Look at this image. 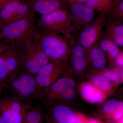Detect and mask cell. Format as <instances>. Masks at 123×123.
<instances>
[{"instance_id":"cell-4","label":"cell","mask_w":123,"mask_h":123,"mask_svg":"<svg viewBox=\"0 0 123 123\" xmlns=\"http://www.w3.org/2000/svg\"><path fill=\"white\" fill-rule=\"evenodd\" d=\"M21 69L35 76L43 66L51 61L34 38L30 39L18 47Z\"/></svg>"},{"instance_id":"cell-21","label":"cell","mask_w":123,"mask_h":123,"mask_svg":"<svg viewBox=\"0 0 123 123\" xmlns=\"http://www.w3.org/2000/svg\"><path fill=\"white\" fill-rule=\"evenodd\" d=\"M117 100L113 99L107 101L103 106L104 111L105 112L110 114L115 113L117 111L120 110L117 107Z\"/></svg>"},{"instance_id":"cell-8","label":"cell","mask_w":123,"mask_h":123,"mask_svg":"<svg viewBox=\"0 0 123 123\" xmlns=\"http://www.w3.org/2000/svg\"><path fill=\"white\" fill-rule=\"evenodd\" d=\"M106 20L105 15L100 14L80 32L77 40L86 51L98 43L103 33Z\"/></svg>"},{"instance_id":"cell-12","label":"cell","mask_w":123,"mask_h":123,"mask_svg":"<svg viewBox=\"0 0 123 123\" xmlns=\"http://www.w3.org/2000/svg\"><path fill=\"white\" fill-rule=\"evenodd\" d=\"M73 31L83 29L94 20L93 10L86 5L76 3L72 6L70 14Z\"/></svg>"},{"instance_id":"cell-17","label":"cell","mask_w":123,"mask_h":123,"mask_svg":"<svg viewBox=\"0 0 123 123\" xmlns=\"http://www.w3.org/2000/svg\"><path fill=\"white\" fill-rule=\"evenodd\" d=\"M81 92L84 99L92 103L101 102L105 98L104 94L98 88L90 83H85L82 85Z\"/></svg>"},{"instance_id":"cell-13","label":"cell","mask_w":123,"mask_h":123,"mask_svg":"<svg viewBox=\"0 0 123 123\" xmlns=\"http://www.w3.org/2000/svg\"><path fill=\"white\" fill-rule=\"evenodd\" d=\"M65 38L69 46L70 54L74 70L81 73L85 69L88 61L86 51L79 43L75 35L70 33Z\"/></svg>"},{"instance_id":"cell-26","label":"cell","mask_w":123,"mask_h":123,"mask_svg":"<svg viewBox=\"0 0 123 123\" xmlns=\"http://www.w3.org/2000/svg\"><path fill=\"white\" fill-rule=\"evenodd\" d=\"M98 0H86V5L94 9Z\"/></svg>"},{"instance_id":"cell-3","label":"cell","mask_w":123,"mask_h":123,"mask_svg":"<svg viewBox=\"0 0 123 123\" xmlns=\"http://www.w3.org/2000/svg\"><path fill=\"white\" fill-rule=\"evenodd\" d=\"M4 83L7 84L13 97L23 102L24 101L39 99L42 90L38 86L34 75L20 69Z\"/></svg>"},{"instance_id":"cell-11","label":"cell","mask_w":123,"mask_h":123,"mask_svg":"<svg viewBox=\"0 0 123 123\" xmlns=\"http://www.w3.org/2000/svg\"><path fill=\"white\" fill-rule=\"evenodd\" d=\"M34 13L28 6L21 0H13L5 5L0 10L2 26L20 20Z\"/></svg>"},{"instance_id":"cell-10","label":"cell","mask_w":123,"mask_h":123,"mask_svg":"<svg viewBox=\"0 0 123 123\" xmlns=\"http://www.w3.org/2000/svg\"><path fill=\"white\" fill-rule=\"evenodd\" d=\"M68 66L51 61L40 69L35 76L36 82L41 90L51 85L63 75L68 72Z\"/></svg>"},{"instance_id":"cell-27","label":"cell","mask_w":123,"mask_h":123,"mask_svg":"<svg viewBox=\"0 0 123 123\" xmlns=\"http://www.w3.org/2000/svg\"><path fill=\"white\" fill-rule=\"evenodd\" d=\"M123 110H120L117 111L115 113V118L116 119H118L120 118L123 116Z\"/></svg>"},{"instance_id":"cell-23","label":"cell","mask_w":123,"mask_h":123,"mask_svg":"<svg viewBox=\"0 0 123 123\" xmlns=\"http://www.w3.org/2000/svg\"><path fill=\"white\" fill-rule=\"evenodd\" d=\"M43 119L42 118L27 117L25 119L23 123H43Z\"/></svg>"},{"instance_id":"cell-25","label":"cell","mask_w":123,"mask_h":123,"mask_svg":"<svg viewBox=\"0 0 123 123\" xmlns=\"http://www.w3.org/2000/svg\"><path fill=\"white\" fill-rule=\"evenodd\" d=\"M116 64L119 66L122 67L123 66V53L120 52L119 54L116 57Z\"/></svg>"},{"instance_id":"cell-31","label":"cell","mask_w":123,"mask_h":123,"mask_svg":"<svg viewBox=\"0 0 123 123\" xmlns=\"http://www.w3.org/2000/svg\"><path fill=\"white\" fill-rule=\"evenodd\" d=\"M3 39V38H2V34H1V31L0 30V40L3 39Z\"/></svg>"},{"instance_id":"cell-9","label":"cell","mask_w":123,"mask_h":123,"mask_svg":"<svg viewBox=\"0 0 123 123\" xmlns=\"http://www.w3.org/2000/svg\"><path fill=\"white\" fill-rule=\"evenodd\" d=\"M20 69L19 49L18 47L10 45L0 55V82L4 84Z\"/></svg>"},{"instance_id":"cell-34","label":"cell","mask_w":123,"mask_h":123,"mask_svg":"<svg viewBox=\"0 0 123 123\" xmlns=\"http://www.w3.org/2000/svg\"><path fill=\"white\" fill-rule=\"evenodd\" d=\"M78 1H80V2H82V1H86V0H77Z\"/></svg>"},{"instance_id":"cell-28","label":"cell","mask_w":123,"mask_h":123,"mask_svg":"<svg viewBox=\"0 0 123 123\" xmlns=\"http://www.w3.org/2000/svg\"><path fill=\"white\" fill-rule=\"evenodd\" d=\"M10 1V0H0V9Z\"/></svg>"},{"instance_id":"cell-24","label":"cell","mask_w":123,"mask_h":123,"mask_svg":"<svg viewBox=\"0 0 123 123\" xmlns=\"http://www.w3.org/2000/svg\"><path fill=\"white\" fill-rule=\"evenodd\" d=\"M10 45L3 39L0 40V55L3 53Z\"/></svg>"},{"instance_id":"cell-35","label":"cell","mask_w":123,"mask_h":123,"mask_svg":"<svg viewBox=\"0 0 123 123\" xmlns=\"http://www.w3.org/2000/svg\"><path fill=\"white\" fill-rule=\"evenodd\" d=\"M2 26V23L0 21V27H1V26Z\"/></svg>"},{"instance_id":"cell-15","label":"cell","mask_w":123,"mask_h":123,"mask_svg":"<svg viewBox=\"0 0 123 123\" xmlns=\"http://www.w3.org/2000/svg\"><path fill=\"white\" fill-rule=\"evenodd\" d=\"M105 32L103 34L112 40L119 47L123 46V21L114 18L106 20Z\"/></svg>"},{"instance_id":"cell-20","label":"cell","mask_w":123,"mask_h":123,"mask_svg":"<svg viewBox=\"0 0 123 123\" xmlns=\"http://www.w3.org/2000/svg\"><path fill=\"white\" fill-rule=\"evenodd\" d=\"M91 82L95 87L101 90H110L111 88V84L107 79L101 76H96L91 79Z\"/></svg>"},{"instance_id":"cell-16","label":"cell","mask_w":123,"mask_h":123,"mask_svg":"<svg viewBox=\"0 0 123 123\" xmlns=\"http://www.w3.org/2000/svg\"><path fill=\"white\" fill-rule=\"evenodd\" d=\"M50 115L53 123H75V115L68 107L62 104L55 105L51 108Z\"/></svg>"},{"instance_id":"cell-5","label":"cell","mask_w":123,"mask_h":123,"mask_svg":"<svg viewBox=\"0 0 123 123\" xmlns=\"http://www.w3.org/2000/svg\"><path fill=\"white\" fill-rule=\"evenodd\" d=\"M75 96V82L71 78L64 76L42 89L39 99L45 104H51L70 101Z\"/></svg>"},{"instance_id":"cell-22","label":"cell","mask_w":123,"mask_h":123,"mask_svg":"<svg viewBox=\"0 0 123 123\" xmlns=\"http://www.w3.org/2000/svg\"><path fill=\"white\" fill-rule=\"evenodd\" d=\"M103 74L106 78L112 81L117 82L120 80L119 74L114 71L106 70L104 72Z\"/></svg>"},{"instance_id":"cell-19","label":"cell","mask_w":123,"mask_h":123,"mask_svg":"<svg viewBox=\"0 0 123 123\" xmlns=\"http://www.w3.org/2000/svg\"><path fill=\"white\" fill-rule=\"evenodd\" d=\"M97 44L111 58H116L120 52L119 46L103 34Z\"/></svg>"},{"instance_id":"cell-30","label":"cell","mask_w":123,"mask_h":123,"mask_svg":"<svg viewBox=\"0 0 123 123\" xmlns=\"http://www.w3.org/2000/svg\"><path fill=\"white\" fill-rule=\"evenodd\" d=\"M3 86V84L0 82V96L1 94V92L2 91Z\"/></svg>"},{"instance_id":"cell-18","label":"cell","mask_w":123,"mask_h":123,"mask_svg":"<svg viewBox=\"0 0 123 123\" xmlns=\"http://www.w3.org/2000/svg\"><path fill=\"white\" fill-rule=\"evenodd\" d=\"M86 53L88 61H90L95 68L102 69L105 67L106 61L105 55L97 43L86 51Z\"/></svg>"},{"instance_id":"cell-1","label":"cell","mask_w":123,"mask_h":123,"mask_svg":"<svg viewBox=\"0 0 123 123\" xmlns=\"http://www.w3.org/2000/svg\"><path fill=\"white\" fill-rule=\"evenodd\" d=\"M34 38L51 61L67 66L70 49L65 38L58 33L43 30L38 31Z\"/></svg>"},{"instance_id":"cell-7","label":"cell","mask_w":123,"mask_h":123,"mask_svg":"<svg viewBox=\"0 0 123 123\" xmlns=\"http://www.w3.org/2000/svg\"><path fill=\"white\" fill-rule=\"evenodd\" d=\"M27 109L16 97L0 99V116L4 123H23Z\"/></svg>"},{"instance_id":"cell-33","label":"cell","mask_w":123,"mask_h":123,"mask_svg":"<svg viewBox=\"0 0 123 123\" xmlns=\"http://www.w3.org/2000/svg\"><path fill=\"white\" fill-rule=\"evenodd\" d=\"M0 123H4L0 116Z\"/></svg>"},{"instance_id":"cell-29","label":"cell","mask_w":123,"mask_h":123,"mask_svg":"<svg viewBox=\"0 0 123 123\" xmlns=\"http://www.w3.org/2000/svg\"><path fill=\"white\" fill-rule=\"evenodd\" d=\"M75 123H83L82 120L80 117L79 116H77L75 118Z\"/></svg>"},{"instance_id":"cell-2","label":"cell","mask_w":123,"mask_h":123,"mask_svg":"<svg viewBox=\"0 0 123 123\" xmlns=\"http://www.w3.org/2000/svg\"><path fill=\"white\" fill-rule=\"evenodd\" d=\"M34 14L1 26L3 40L9 45L18 47L27 40L34 38L38 32Z\"/></svg>"},{"instance_id":"cell-14","label":"cell","mask_w":123,"mask_h":123,"mask_svg":"<svg viewBox=\"0 0 123 123\" xmlns=\"http://www.w3.org/2000/svg\"><path fill=\"white\" fill-rule=\"evenodd\" d=\"M22 1L26 4L33 13L41 15L63 9L64 5L62 0H24Z\"/></svg>"},{"instance_id":"cell-6","label":"cell","mask_w":123,"mask_h":123,"mask_svg":"<svg viewBox=\"0 0 123 123\" xmlns=\"http://www.w3.org/2000/svg\"><path fill=\"white\" fill-rule=\"evenodd\" d=\"M37 24L43 30L61 33L64 38L72 32L70 14L65 9L41 15Z\"/></svg>"},{"instance_id":"cell-32","label":"cell","mask_w":123,"mask_h":123,"mask_svg":"<svg viewBox=\"0 0 123 123\" xmlns=\"http://www.w3.org/2000/svg\"><path fill=\"white\" fill-rule=\"evenodd\" d=\"M89 123H98L97 121L92 120V121H91Z\"/></svg>"}]
</instances>
